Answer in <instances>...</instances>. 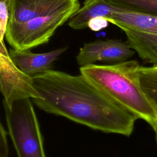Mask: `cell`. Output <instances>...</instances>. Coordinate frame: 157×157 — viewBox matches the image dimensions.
<instances>
[{
    "label": "cell",
    "mask_w": 157,
    "mask_h": 157,
    "mask_svg": "<svg viewBox=\"0 0 157 157\" xmlns=\"http://www.w3.org/2000/svg\"><path fill=\"white\" fill-rule=\"evenodd\" d=\"M106 6L103 18L124 31L128 44L142 60L157 66V17Z\"/></svg>",
    "instance_id": "obj_3"
},
{
    "label": "cell",
    "mask_w": 157,
    "mask_h": 157,
    "mask_svg": "<svg viewBox=\"0 0 157 157\" xmlns=\"http://www.w3.org/2000/svg\"><path fill=\"white\" fill-rule=\"evenodd\" d=\"M135 51L128 42L119 40H97L85 44L76 56L80 66L93 64L98 61L116 64L128 60Z\"/></svg>",
    "instance_id": "obj_6"
},
{
    "label": "cell",
    "mask_w": 157,
    "mask_h": 157,
    "mask_svg": "<svg viewBox=\"0 0 157 157\" xmlns=\"http://www.w3.org/2000/svg\"><path fill=\"white\" fill-rule=\"evenodd\" d=\"M141 87L157 113V69L152 66H140L138 70ZM157 144V120L153 129Z\"/></svg>",
    "instance_id": "obj_9"
},
{
    "label": "cell",
    "mask_w": 157,
    "mask_h": 157,
    "mask_svg": "<svg viewBox=\"0 0 157 157\" xmlns=\"http://www.w3.org/2000/svg\"><path fill=\"white\" fill-rule=\"evenodd\" d=\"M80 7L78 0H10L7 26L23 23L39 17Z\"/></svg>",
    "instance_id": "obj_7"
},
{
    "label": "cell",
    "mask_w": 157,
    "mask_h": 157,
    "mask_svg": "<svg viewBox=\"0 0 157 157\" xmlns=\"http://www.w3.org/2000/svg\"><path fill=\"white\" fill-rule=\"evenodd\" d=\"M10 0H0V44L4 45L6 35L10 16Z\"/></svg>",
    "instance_id": "obj_11"
},
{
    "label": "cell",
    "mask_w": 157,
    "mask_h": 157,
    "mask_svg": "<svg viewBox=\"0 0 157 157\" xmlns=\"http://www.w3.org/2000/svg\"><path fill=\"white\" fill-rule=\"evenodd\" d=\"M108 21L102 17H97L91 20L89 23L88 27L94 31L100 30L105 26H107Z\"/></svg>",
    "instance_id": "obj_13"
},
{
    "label": "cell",
    "mask_w": 157,
    "mask_h": 157,
    "mask_svg": "<svg viewBox=\"0 0 157 157\" xmlns=\"http://www.w3.org/2000/svg\"><path fill=\"white\" fill-rule=\"evenodd\" d=\"M153 68H155V69H157V66H152Z\"/></svg>",
    "instance_id": "obj_15"
},
{
    "label": "cell",
    "mask_w": 157,
    "mask_h": 157,
    "mask_svg": "<svg viewBox=\"0 0 157 157\" xmlns=\"http://www.w3.org/2000/svg\"><path fill=\"white\" fill-rule=\"evenodd\" d=\"M67 47L60 48L49 52L34 53L29 50H18L10 49L9 54L15 65L24 74L30 77L50 69L53 62Z\"/></svg>",
    "instance_id": "obj_8"
},
{
    "label": "cell",
    "mask_w": 157,
    "mask_h": 157,
    "mask_svg": "<svg viewBox=\"0 0 157 157\" xmlns=\"http://www.w3.org/2000/svg\"><path fill=\"white\" fill-rule=\"evenodd\" d=\"M123 10L157 17V0H103Z\"/></svg>",
    "instance_id": "obj_10"
},
{
    "label": "cell",
    "mask_w": 157,
    "mask_h": 157,
    "mask_svg": "<svg viewBox=\"0 0 157 157\" xmlns=\"http://www.w3.org/2000/svg\"><path fill=\"white\" fill-rule=\"evenodd\" d=\"M3 104L9 133L18 157H46L31 98L16 100L9 107Z\"/></svg>",
    "instance_id": "obj_4"
},
{
    "label": "cell",
    "mask_w": 157,
    "mask_h": 157,
    "mask_svg": "<svg viewBox=\"0 0 157 157\" xmlns=\"http://www.w3.org/2000/svg\"><path fill=\"white\" fill-rule=\"evenodd\" d=\"M140 66L136 60H126L112 64L80 66V72L115 102L153 129L157 113L141 87Z\"/></svg>",
    "instance_id": "obj_2"
},
{
    "label": "cell",
    "mask_w": 157,
    "mask_h": 157,
    "mask_svg": "<svg viewBox=\"0 0 157 157\" xmlns=\"http://www.w3.org/2000/svg\"><path fill=\"white\" fill-rule=\"evenodd\" d=\"M78 9H69L39 17L23 23L7 26L5 37L15 50H26L48 42L55 31Z\"/></svg>",
    "instance_id": "obj_5"
},
{
    "label": "cell",
    "mask_w": 157,
    "mask_h": 157,
    "mask_svg": "<svg viewBox=\"0 0 157 157\" xmlns=\"http://www.w3.org/2000/svg\"><path fill=\"white\" fill-rule=\"evenodd\" d=\"M41 110L105 133L129 136L137 120L82 74L52 69L32 77Z\"/></svg>",
    "instance_id": "obj_1"
},
{
    "label": "cell",
    "mask_w": 157,
    "mask_h": 157,
    "mask_svg": "<svg viewBox=\"0 0 157 157\" xmlns=\"http://www.w3.org/2000/svg\"><path fill=\"white\" fill-rule=\"evenodd\" d=\"M0 52L2 53H9L5 45H2L1 44H0Z\"/></svg>",
    "instance_id": "obj_14"
},
{
    "label": "cell",
    "mask_w": 157,
    "mask_h": 157,
    "mask_svg": "<svg viewBox=\"0 0 157 157\" xmlns=\"http://www.w3.org/2000/svg\"><path fill=\"white\" fill-rule=\"evenodd\" d=\"M9 148L7 139V132L0 120V157H8Z\"/></svg>",
    "instance_id": "obj_12"
}]
</instances>
